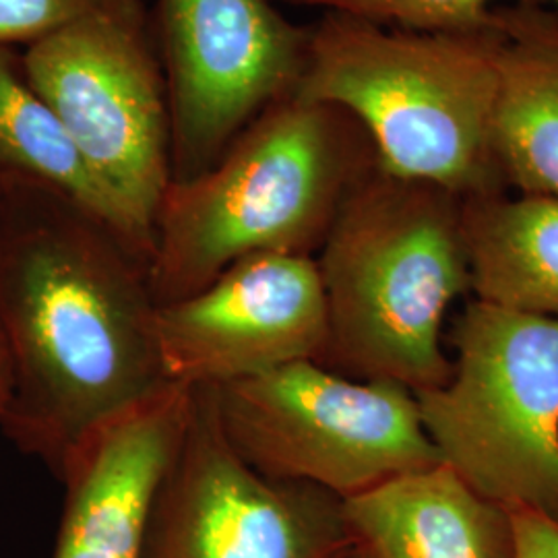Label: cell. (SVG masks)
Masks as SVG:
<instances>
[{"label":"cell","mask_w":558,"mask_h":558,"mask_svg":"<svg viewBox=\"0 0 558 558\" xmlns=\"http://www.w3.org/2000/svg\"><path fill=\"white\" fill-rule=\"evenodd\" d=\"M149 257L80 201L0 184V331L13 387L0 428L60 478L101 430L170 391Z\"/></svg>","instance_id":"6da1fadb"},{"label":"cell","mask_w":558,"mask_h":558,"mask_svg":"<svg viewBox=\"0 0 558 558\" xmlns=\"http://www.w3.org/2000/svg\"><path fill=\"white\" fill-rule=\"evenodd\" d=\"M189 387L101 430L69 461L52 558H143L149 500L179 440Z\"/></svg>","instance_id":"8fae6325"},{"label":"cell","mask_w":558,"mask_h":558,"mask_svg":"<svg viewBox=\"0 0 558 558\" xmlns=\"http://www.w3.org/2000/svg\"><path fill=\"white\" fill-rule=\"evenodd\" d=\"M11 387H13V368H11L7 341H4V336L0 331V412L4 410V405L9 401Z\"/></svg>","instance_id":"d6986e66"},{"label":"cell","mask_w":558,"mask_h":558,"mask_svg":"<svg viewBox=\"0 0 558 558\" xmlns=\"http://www.w3.org/2000/svg\"><path fill=\"white\" fill-rule=\"evenodd\" d=\"M221 430L263 476L339 499L442 463L412 389L352 379L315 360L214 387Z\"/></svg>","instance_id":"8992f818"},{"label":"cell","mask_w":558,"mask_h":558,"mask_svg":"<svg viewBox=\"0 0 558 558\" xmlns=\"http://www.w3.org/2000/svg\"><path fill=\"white\" fill-rule=\"evenodd\" d=\"M343 507L371 558H515L509 511L445 463L389 480Z\"/></svg>","instance_id":"7c38bea8"},{"label":"cell","mask_w":558,"mask_h":558,"mask_svg":"<svg viewBox=\"0 0 558 558\" xmlns=\"http://www.w3.org/2000/svg\"><path fill=\"white\" fill-rule=\"evenodd\" d=\"M23 59L85 168L151 257L154 220L172 182L170 101L143 0H117L23 48Z\"/></svg>","instance_id":"52a82bcc"},{"label":"cell","mask_w":558,"mask_h":558,"mask_svg":"<svg viewBox=\"0 0 558 558\" xmlns=\"http://www.w3.org/2000/svg\"><path fill=\"white\" fill-rule=\"evenodd\" d=\"M343 499L263 476L221 430L214 387H189L179 440L149 500L143 558H339Z\"/></svg>","instance_id":"ba28073f"},{"label":"cell","mask_w":558,"mask_h":558,"mask_svg":"<svg viewBox=\"0 0 558 558\" xmlns=\"http://www.w3.org/2000/svg\"><path fill=\"white\" fill-rule=\"evenodd\" d=\"M414 32L484 29L497 23V0H274ZM558 11V0H521Z\"/></svg>","instance_id":"2e32d148"},{"label":"cell","mask_w":558,"mask_h":558,"mask_svg":"<svg viewBox=\"0 0 558 558\" xmlns=\"http://www.w3.org/2000/svg\"><path fill=\"white\" fill-rule=\"evenodd\" d=\"M499 92L493 151L502 182L558 197V11L499 9Z\"/></svg>","instance_id":"4fadbf2b"},{"label":"cell","mask_w":558,"mask_h":558,"mask_svg":"<svg viewBox=\"0 0 558 558\" xmlns=\"http://www.w3.org/2000/svg\"><path fill=\"white\" fill-rule=\"evenodd\" d=\"M117 0H0V46L27 48Z\"/></svg>","instance_id":"e0dca14e"},{"label":"cell","mask_w":558,"mask_h":558,"mask_svg":"<svg viewBox=\"0 0 558 558\" xmlns=\"http://www.w3.org/2000/svg\"><path fill=\"white\" fill-rule=\"evenodd\" d=\"M7 182H36L80 201L149 257L119 205L89 174L59 119L32 85L23 48L15 46H0V184Z\"/></svg>","instance_id":"9a60e30c"},{"label":"cell","mask_w":558,"mask_h":558,"mask_svg":"<svg viewBox=\"0 0 558 558\" xmlns=\"http://www.w3.org/2000/svg\"><path fill=\"white\" fill-rule=\"evenodd\" d=\"M451 377L416 391L439 458L478 495L558 521V319L474 300Z\"/></svg>","instance_id":"5b68a950"},{"label":"cell","mask_w":558,"mask_h":558,"mask_svg":"<svg viewBox=\"0 0 558 558\" xmlns=\"http://www.w3.org/2000/svg\"><path fill=\"white\" fill-rule=\"evenodd\" d=\"M315 260L329 317L323 366L414 393L449 380L442 320L472 288L461 197L377 168L345 201Z\"/></svg>","instance_id":"277c9868"},{"label":"cell","mask_w":558,"mask_h":558,"mask_svg":"<svg viewBox=\"0 0 558 558\" xmlns=\"http://www.w3.org/2000/svg\"><path fill=\"white\" fill-rule=\"evenodd\" d=\"M156 338L179 387H221L292 362H323L329 317L317 260L281 253L236 260L199 292L160 304Z\"/></svg>","instance_id":"30bf717a"},{"label":"cell","mask_w":558,"mask_h":558,"mask_svg":"<svg viewBox=\"0 0 558 558\" xmlns=\"http://www.w3.org/2000/svg\"><path fill=\"white\" fill-rule=\"evenodd\" d=\"M463 228L478 300L558 319V197L463 199Z\"/></svg>","instance_id":"5bb4252c"},{"label":"cell","mask_w":558,"mask_h":558,"mask_svg":"<svg viewBox=\"0 0 558 558\" xmlns=\"http://www.w3.org/2000/svg\"><path fill=\"white\" fill-rule=\"evenodd\" d=\"M499 46V17L484 29L414 32L323 13L294 94L359 120L383 172L472 199L502 186L493 151Z\"/></svg>","instance_id":"3957f363"},{"label":"cell","mask_w":558,"mask_h":558,"mask_svg":"<svg viewBox=\"0 0 558 558\" xmlns=\"http://www.w3.org/2000/svg\"><path fill=\"white\" fill-rule=\"evenodd\" d=\"M511 515L515 558H558V521L525 507H505Z\"/></svg>","instance_id":"ac0fdd59"},{"label":"cell","mask_w":558,"mask_h":558,"mask_svg":"<svg viewBox=\"0 0 558 558\" xmlns=\"http://www.w3.org/2000/svg\"><path fill=\"white\" fill-rule=\"evenodd\" d=\"M377 168L373 141L343 108L296 94L271 104L209 170L168 184L149 265L158 306L253 255L317 257L345 201Z\"/></svg>","instance_id":"7a4b0ae2"},{"label":"cell","mask_w":558,"mask_h":558,"mask_svg":"<svg viewBox=\"0 0 558 558\" xmlns=\"http://www.w3.org/2000/svg\"><path fill=\"white\" fill-rule=\"evenodd\" d=\"M339 558H371L368 557V553L360 546V544H354L350 550H345L343 555Z\"/></svg>","instance_id":"ffe728a7"},{"label":"cell","mask_w":558,"mask_h":558,"mask_svg":"<svg viewBox=\"0 0 558 558\" xmlns=\"http://www.w3.org/2000/svg\"><path fill=\"white\" fill-rule=\"evenodd\" d=\"M172 182L197 179L271 104L296 92L311 27L274 0H156Z\"/></svg>","instance_id":"9c48e42d"}]
</instances>
